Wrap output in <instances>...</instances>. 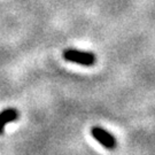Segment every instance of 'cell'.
Instances as JSON below:
<instances>
[{
  "label": "cell",
  "mask_w": 155,
  "mask_h": 155,
  "mask_svg": "<svg viewBox=\"0 0 155 155\" xmlns=\"http://www.w3.org/2000/svg\"><path fill=\"white\" fill-rule=\"evenodd\" d=\"M63 58L67 61L75 62L81 66H93L95 63V55L90 52H83L77 50H66L63 52Z\"/></svg>",
  "instance_id": "6da1fadb"
},
{
  "label": "cell",
  "mask_w": 155,
  "mask_h": 155,
  "mask_svg": "<svg viewBox=\"0 0 155 155\" xmlns=\"http://www.w3.org/2000/svg\"><path fill=\"white\" fill-rule=\"evenodd\" d=\"M91 134L94 139H97L100 144L108 150H114L116 147V139L111 136L108 131L101 127H95L91 130Z\"/></svg>",
  "instance_id": "7a4b0ae2"
},
{
  "label": "cell",
  "mask_w": 155,
  "mask_h": 155,
  "mask_svg": "<svg viewBox=\"0 0 155 155\" xmlns=\"http://www.w3.org/2000/svg\"><path fill=\"white\" fill-rule=\"evenodd\" d=\"M18 111L14 108H8L0 113V134H2L5 127L9 122H14L18 120Z\"/></svg>",
  "instance_id": "3957f363"
}]
</instances>
